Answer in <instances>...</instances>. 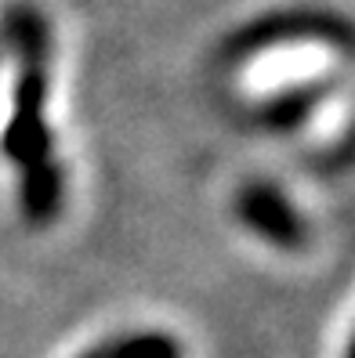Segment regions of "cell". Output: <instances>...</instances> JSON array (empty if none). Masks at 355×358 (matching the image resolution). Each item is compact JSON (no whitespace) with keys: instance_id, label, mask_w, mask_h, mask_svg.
<instances>
[{"instance_id":"cell-1","label":"cell","mask_w":355,"mask_h":358,"mask_svg":"<svg viewBox=\"0 0 355 358\" xmlns=\"http://www.w3.org/2000/svg\"><path fill=\"white\" fill-rule=\"evenodd\" d=\"M48 105V66H22L15 83V109L4 127V152L18 166L51 159V127L44 120Z\"/></svg>"},{"instance_id":"cell-2","label":"cell","mask_w":355,"mask_h":358,"mask_svg":"<svg viewBox=\"0 0 355 358\" xmlns=\"http://www.w3.org/2000/svg\"><path fill=\"white\" fill-rule=\"evenodd\" d=\"M294 40H326V44H351L355 33L348 22L333 18L326 11H279L265 15L258 22L243 26L228 40V55L243 58L254 51H268L276 44H294Z\"/></svg>"},{"instance_id":"cell-3","label":"cell","mask_w":355,"mask_h":358,"mask_svg":"<svg viewBox=\"0 0 355 358\" xmlns=\"http://www.w3.org/2000/svg\"><path fill=\"white\" fill-rule=\"evenodd\" d=\"M236 217L254 236H261L272 246L298 250L305 243V217L283 196V188L268 185V181H250L239 188L236 192Z\"/></svg>"},{"instance_id":"cell-4","label":"cell","mask_w":355,"mask_h":358,"mask_svg":"<svg viewBox=\"0 0 355 358\" xmlns=\"http://www.w3.org/2000/svg\"><path fill=\"white\" fill-rule=\"evenodd\" d=\"M22 210L33 224H48L62 210V171L55 159H44L22 171Z\"/></svg>"},{"instance_id":"cell-5","label":"cell","mask_w":355,"mask_h":358,"mask_svg":"<svg viewBox=\"0 0 355 358\" xmlns=\"http://www.w3.org/2000/svg\"><path fill=\"white\" fill-rule=\"evenodd\" d=\"M4 40L22 66H48V22L33 8H11L4 15Z\"/></svg>"},{"instance_id":"cell-6","label":"cell","mask_w":355,"mask_h":358,"mask_svg":"<svg viewBox=\"0 0 355 358\" xmlns=\"http://www.w3.org/2000/svg\"><path fill=\"white\" fill-rule=\"evenodd\" d=\"M102 358H185V351L171 333H131L102 344Z\"/></svg>"},{"instance_id":"cell-7","label":"cell","mask_w":355,"mask_h":358,"mask_svg":"<svg viewBox=\"0 0 355 358\" xmlns=\"http://www.w3.org/2000/svg\"><path fill=\"white\" fill-rule=\"evenodd\" d=\"M319 98V91H290V94H279L276 101H268L265 109V123L272 127H294L301 116H308L312 101Z\"/></svg>"},{"instance_id":"cell-8","label":"cell","mask_w":355,"mask_h":358,"mask_svg":"<svg viewBox=\"0 0 355 358\" xmlns=\"http://www.w3.org/2000/svg\"><path fill=\"white\" fill-rule=\"evenodd\" d=\"M80 358H102V344H95V348H91V351H83V355H80Z\"/></svg>"},{"instance_id":"cell-9","label":"cell","mask_w":355,"mask_h":358,"mask_svg":"<svg viewBox=\"0 0 355 358\" xmlns=\"http://www.w3.org/2000/svg\"><path fill=\"white\" fill-rule=\"evenodd\" d=\"M344 358H355V333H351V344H348V351H344Z\"/></svg>"}]
</instances>
